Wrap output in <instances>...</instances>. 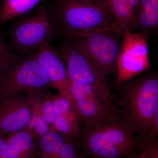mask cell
<instances>
[{
    "label": "cell",
    "instance_id": "6da1fadb",
    "mask_svg": "<svg viewBox=\"0 0 158 158\" xmlns=\"http://www.w3.org/2000/svg\"><path fill=\"white\" fill-rule=\"evenodd\" d=\"M120 103L123 123L134 134L147 135L152 119L158 111V78L150 74L126 82Z\"/></svg>",
    "mask_w": 158,
    "mask_h": 158
},
{
    "label": "cell",
    "instance_id": "7a4b0ae2",
    "mask_svg": "<svg viewBox=\"0 0 158 158\" xmlns=\"http://www.w3.org/2000/svg\"><path fill=\"white\" fill-rule=\"evenodd\" d=\"M135 134L112 118L93 127H84L77 140L80 148L90 158H125L139 143Z\"/></svg>",
    "mask_w": 158,
    "mask_h": 158
},
{
    "label": "cell",
    "instance_id": "3957f363",
    "mask_svg": "<svg viewBox=\"0 0 158 158\" xmlns=\"http://www.w3.org/2000/svg\"><path fill=\"white\" fill-rule=\"evenodd\" d=\"M52 11L58 31L68 40L95 31H114L106 11L88 0H56Z\"/></svg>",
    "mask_w": 158,
    "mask_h": 158
},
{
    "label": "cell",
    "instance_id": "277c9868",
    "mask_svg": "<svg viewBox=\"0 0 158 158\" xmlns=\"http://www.w3.org/2000/svg\"><path fill=\"white\" fill-rule=\"evenodd\" d=\"M52 87L45 70L33 54L16 57L0 74V101L10 97Z\"/></svg>",
    "mask_w": 158,
    "mask_h": 158
},
{
    "label": "cell",
    "instance_id": "5b68a950",
    "mask_svg": "<svg viewBox=\"0 0 158 158\" xmlns=\"http://www.w3.org/2000/svg\"><path fill=\"white\" fill-rule=\"evenodd\" d=\"M59 53L65 62L69 81L90 86L104 102L111 107L113 95L106 75L90 57L78 48L73 40L63 44Z\"/></svg>",
    "mask_w": 158,
    "mask_h": 158
},
{
    "label": "cell",
    "instance_id": "8992f818",
    "mask_svg": "<svg viewBox=\"0 0 158 158\" xmlns=\"http://www.w3.org/2000/svg\"><path fill=\"white\" fill-rule=\"evenodd\" d=\"M57 31L52 10L41 6L33 14L18 21L12 27L10 36L14 46L25 52L50 43Z\"/></svg>",
    "mask_w": 158,
    "mask_h": 158
},
{
    "label": "cell",
    "instance_id": "52a82bcc",
    "mask_svg": "<svg viewBox=\"0 0 158 158\" xmlns=\"http://www.w3.org/2000/svg\"><path fill=\"white\" fill-rule=\"evenodd\" d=\"M149 35L127 32L123 37L116 64V82L123 84L150 68L147 40Z\"/></svg>",
    "mask_w": 158,
    "mask_h": 158
},
{
    "label": "cell",
    "instance_id": "ba28073f",
    "mask_svg": "<svg viewBox=\"0 0 158 158\" xmlns=\"http://www.w3.org/2000/svg\"><path fill=\"white\" fill-rule=\"evenodd\" d=\"M113 31L92 32L73 40L79 49L86 54L104 73H116L117 58L121 42Z\"/></svg>",
    "mask_w": 158,
    "mask_h": 158
},
{
    "label": "cell",
    "instance_id": "9c48e42d",
    "mask_svg": "<svg viewBox=\"0 0 158 158\" xmlns=\"http://www.w3.org/2000/svg\"><path fill=\"white\" fill-rule=\"evenodd\" d=\"M69 89L77 115L84 127L96 126L112 118L111 107L105 104L90 86L70 81Z\"/></svg>",
    "mask_w": 158,
    "mask_h": 158
},
{
    "label": "cell",
    "instance_id": "30bf717a",
    "mask_svg": "<svg viewBox=\"0 0 158 158\" xmlns=\"http://www.w3.org/2000/svg\"><path fill=\"white\" fill-rule=\"evenodd\" d=\"M34 54L40 64L46 73L52 87L56 88L59 94L73 103L65 62L59 52L50 43L36 50Z\"/></svg>",
    "mask_w": 158,
    "mask_h": 158
},
{
    "label": "cell",
    "instance_id": "8fae6325",
    "mask_svg": "<svg viewBox=\"0 0 158 158\" xmlns=\"http://www.w3.org/2000/svg\"><path fill=\"white\" fill-rule=\"evenodd\" d=\"M0 102V134L5 136L22 130L31 116L30 103L26 94Z\"/></svg>",
    "mask_w": 158,
    "mask_h": 158
},
{
    "label": "cell",
    "instance_id": "7c38bea8",
    "mask_svg": "<svg viewBox=\"0 0 158 158\" xmlns=\"http://www.w3.org/2000/svg\"><path fill=\"white\" fill-rule=\"evenodd\" d=\"M55 110L54 128L69 141L77 140L81 134L80 122L73 103L60 95H50Z\"/></svg>",
    "mask_w": 158,
    "mask_h": 158
},
{
    "label": "cell",
    "instance_id": "4fadbf2b",
    "mask_svg": "<svg viewBox=\"0 0 158 158\" xmlns=\"http://www.w3.org/2000/svg\"><path fill=\"white\" fill-rule=\"evenodd\" d=\"M139 3L140 0H105L103 4L102 8L113 21L114 32L120 37L128 32Z\"/></svg>",
    "mask_w": 158,
    "mask_h": 158
},
{
    "label": "cell",
    "instance_id": "5bb4252c",
    "mask_svg": "<svg viewBox=\"0 0 158 158\" xmlns=\"http://www.w3.org/2000/svg\"><path fill=\"white\" fill-rule=\"evenodd\" d=\"M158 28V0H140L128 32H141L150 36L156 33Z\"/></svg>",
    "mask_w": 158,
    "mask_h": 158
},
{
    "label": "cell",
    "instance_id": "9a60e30c",
    "mask_svg": "<svg viewBox=\"0 0 158 158\" xmlns=\"http://www.w3.org/2000/svg\"><path fill=\"white\" fill-rule=\"evenodd\" d=\"M33 133L21 130L5 137L11 158H36L37 144Z\"/></svg>",
    "mask_w": 158,
    "mask_h": 158
},
{
    "label": "cell",
    "instance_id": "2e32d148",
    "mask_svg": "<svg viewBox=\"0 0 158 158\" xmlns=\"http://www.w3.org/2000/svg\"><path fill=\"white\" fill-rule=\"evenodd\" d=\"M41 0H3L0 9V26L27 13Z\"/></svg>",
    "mask_w": 158,
    "mask_h": 158
},
{
    "label": "cell",
    "instance_id": "e0dca14e",
    "mask_svg": "<svg viewBox=\"0 0 158 158\" xmlns=\"http://www.w3.org/2000/svg\"><path fill=\"white\" fill-rule=\"evenodd\" d=\"M39 158H53L67 139L56 131H49L39 138Z\"/></svg>",
    "mask_w": 158,
    "mask_h": 158
},
{
    "label": "cell",
    "instance_id": "ac0fdd59",
    "mask_svg": "<svg viewBox=\"0 0 158 158\" xmlns=\"http://www.w3.org/2000/svg\"><path fill=\"white\" fill-rule=\"evenodd\" d=\"M16 57L0 37V74L9 66Z\"/></svg>",
    "mask_w": 158,
    "mask_h": 158
},
{
    "label": "cell",
    "instance_id": "d6986e66",
    "mask_svg": "<svg viewBox=\"0 0 158 158\" xmlns=\"http://www.w3.org/2000/svg\"><path fill=\"white\" fill-rule=\"evenodd\" d=\"M47 97L48 98H46L43 102V115L47 123L53 125L55 121V110L50 96Z\"/></svg>",
    "mask_w": 158,
    "mask_h": 158
},
{
    "label": "cell",
    "instance_id": "ffe728a7",
    "mask_svg": "<svg viewBox=\"0 0 158 158\" xmlns=\"http://www.w3.org/2000/svg\"><path fill=\"white\" fill-rule=\"evenodd\" d=\"M50 128L44 117H41L37 120L34 127V134L36 138H40L50 131Z\"/></svg>",
    "mask_w": 158,
    "mask_h": 158
},
{
    "label": "cell",
    "instance_id": "44dd1931",
    "mask_svg": "<svg viewBox=\"0 0 158 158\" xmlns=\"http://www.w3.org/2000/svg\"><path fill=\"white\" fill-rule=\"evenodd\" d=\"M146 158H158V143L154 138H148L145 148Z\"/></svg>",
    "mask_w": 158,
    "mask_h": 158
},
{
    "label": "cell",
    "instance_id": "7402d4cb",
    "mask_svg": "<svg viewBox=\"0 0 158 158\" xmlns=\"http://www.w3.org/2000/svg\"><path fill=\"white\" fill-rule=\"evenodd\" d=\"M158 135V111L153 116L149 125L148 138H154Z\"/></svg>",
    "mask_w": 158,
    "mask_h": 158
},
{
    "label": "cell",
    "instance_id": "603a6c76",
    "mask_svg": "<svg viewBox=\"0 0 158 158\" xmlns=\"http://www.w3.org/2000/svg\"><path fill=\"white\" fill-rule=\"evenodd\" d=\"M0 158H11L5 141V136L1 134H0Z\"/></svg>",
    "mask_w": 158,
    "mask_h": 158
},
{
    "label": "cell",
    "instance_id": "cb8c5ba5",
    "mask_svg": "<svg viewBox=\"0 0 158 158\" xmlns=\"http://www.w3.org/2000/svg\"><path fill=\"white\" fill-rule=\"evenodd\" d=\"M90 2L92 3L95 6H100L102 7L103 4L105 0H88Z\"/></svg>",
    "mask_w": 158,
    "mask_h": 158
},
{
    "label": "cell",
    "instance_id": "d4e9b609",
    "mask_svg": "<svg viewBox=\"0 0 158 158\" xmlns=\"http://www.w3.org/2000/svg\"><path fill=\"white\" fill-rule=\"evenodd\" d=\"M131 158H146V151L145 149H144L142 152L139 156H136L131 157Z\"/></svg>",
    "mask_w": 158,
    "mask_h": 158
}]
</instances>
